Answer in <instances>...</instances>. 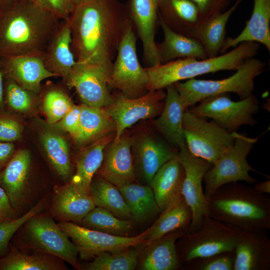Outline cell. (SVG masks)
<instances>
[{"label":"cell","mask_w":270,"mask_h":270,"mask_svg":"<svg viewBox=\"0 0 270 270\" xmlns=\"http://www.w3.org/2000/svg\"><path fill=\"white\" fill-rule=\"evenodd\" d=\"M78 62L110 65L130 20L118 0H78L68 18Z\"/></svg>","instance_id":"obj_1"},{"label":"cell","mask_w":270,"mask_h":270,"mask_svg":"<svg viewBox=\"0 0 270 270\" xmlns=\"http://www.w3.org/2000/svg\"><path fill=\"white\" fill-rule=\"evenodd\" d=\"M60 20L36 0L2 10L0 56L42 55Z\"/></svg>","instance_id":"obj_2"},{"label":"cell","mask_w":270,"mask_h":270,"mask_svg":"<svg viewBox=\"0 0 270 270\" xmlns=\"http://www.w3.org/2000/svg\"><path fill=\"white\" fill-rule=\"evenodd\" d=\"M207 214L242 230L270 229V198L252 187L230 182L207 198Z\"/></svg>","instance_id":"obj_3"},{"label":"cell","mask_w":270,"mask_h":270,"mask_svg":"<svg viewBox=\"0 0 270 270\" xmlns=\"http://www.w3.org/2000/svg\"><path fill=\"white\" fill-rule=\"evenodd\" d=\"M260 44L244 42L224 54L213 58L200 60L186 58L160 64L146 69L148 76V92L162 90L184 80L218 71L236 70L248 58L254 57Z\"/></svg>","instance_id":"obj_4"},{"label":"cell","mask_w":270,"mask_h":270,"mask_svg":"<svg viewBox=\"0 0 270 270\" xmlns=\"http://www.w3.org/2000/svg\"><path fill=\"white\" fill-rule=\"evenodd\" d=\"M266 63L254 57L245 60L232 76L220 80L191 78L174 84L186 110L210 96L233 92L242 100L252 93L254 78L262 73Z\"/></svg>","instance_id":"obj_5"},{"label":"cell","mask_w":270,"mask_h":270,"mask_svg":"<svg viewBox=\"0 0 270 270\" xmlns=\"http://www.w3.org/2000/svg\"><path fill=\"white\" fill-rule=\"evenodd\" d=\"M242 231L205 215L198 230L186 232L178 238L176 246L180 263L186 264L196 258L234 251Z\"/></svg>","instance_id":"obj_6"},{"label":"cell","mask_w":270,"mask_h":270,"mask_svg":"<svg viewBox=\"0 0 270 270\" xmlns=\"http://www.w3.org/2000/svg\"><path fill=\"white\" fill-rule=\"evenodd\" d=\"M260 136L250 138L235 132L233 144L224 152L205 173L203 183L206 198L220 187L230 182L244 181L254 184L258 180L252 178L249 172L254 170L246 158Z\"/></svg>","instance_id":"obj_7"},{"label":"cell","mask_w":270,"mask_h":270,"mask_svg":"<svg viewBox=\"0 0 270 270\" xmlns=\"http://www.w3.org/2000/svg\"><path fill=\"white\" fill-rule=\"evenodd\" d=\"M136 44V37L130 20L119 44L116 60L112 62L108 84L130 98L142 96L148 91V74L138 60Z\"/></svg>","instance_id":"obj_8"},{"label":"cell","mask_w":270,"mask_h":270,"mask_svg":"<svg viewBox=\"0 0 270 270\" xmlns=\"http://www.w3.org/2000/svg\"><path fill=\"white\" fill-rule=\"evenodd\" d=\"M187 109L198 116L210 118L230 132H236L242 126H254V116L260 108L257 96L252 93L239 101L232 100L228 94L206 98Z\"/></svg>","instance_id":"obj_9"},{"label":"cell","mask_w":270,"mask_h":270,"mask_svg":"<svg viewBox=\"0 0 270 270\" xmlns=\"http://www.w3.org/2000/svg\"><path fill=\"white\" fill-rule=\"evenodd\" d=\"M184 140L194 156L214 164L234 143L235 132H230L214 121L198 116L186 110L182 117Z\"/></svg>","instance_id":"obj_10"},{"label":"cell","mask_w":270,"mask_h":270,"mask_svg":"<svg viewBox=\"0 0 270 270\" xmlns=\"http://www.w3.org/2000/svg\"><path fill=\"white\" fill-rule=\"evenodd\" d=\"M24 224L28 242L33 248L80 269L77 248L52 218L37 214Z\"/></svg>","instance_id":"obj_11"},{"label":"cell","mask_w":270,"mask_h":270,"mask_svg":"<svg viewBox=\"0 0 270 270\" xmlns=\"http://www.w3.org/2000/svg\"><path fill=\"white\" fill-rule=\"evenodd\" d=\"M58 224L71 239L82 260H90L106 251L123 250L147 244V230L134 236H116L88 228L70 222L60 221Z\"/></svg>","instance_id":"obj_12"},{"label":"cell","mask_w":270,"mask_h":270,"mask_svg":"<svg viewBox=\"0 0 270 270\" xmlns=\"http://www.w3.org/2000/svg\"><path fill=\"white\" fill-rule=\"evenodd\" d=\"M112 66L76 62L64 81L66 84L76 90L83 104L106 108L114 100L108 88Z\"/></svg>","instance_id":"obj_13"},{"label":"cell","mask_w":270,"mask_h":270,"mask_svg":"<svg viewBox=\"0 0 270 270\" xmlns=\"http://www.w3.org/2000/svg\"><path fill=\"white\" fill-rule=\"evenodd\" d=\"M177 156L184 170L181 194L192 214L187 232H192L200 228L204 216L207 214V198L204 194L202 183L205 173L212 164L192 155L186 144L178 150Z\"/></svg>","instance_id":"obj_14"},{"label":"cell","mask_w":270,"mask_h":270,"mask_svg":"<svg viewBox=\"0 0 270 270\" xmlns=\"http://www.w3.org/2000/svg\"><path fill=\"white\" fill-rule=\"evenodd\" d=\"M166 96L162 90L148 92L136 98H127L121 95L106 110L115 125L116 136L118 140L124 130L138 121L154 118L160 115L163 109Z\"/></svg>","instance_id":"obj_15"},{"label":"cell","mask_w":270,"mask_h":270,"mask_svg":"<svg viewBox=\"0 0 270 270\" xmlns=\"http://www.w3.org/2000/svg\"><path fill=\"white\" fill-rule=\"evenodd\" d=\"M136 176L148 184L158 170L177 155L178 150L164 138L143 134L132 141Z\"/></svg>","instance_id":"obj_16"},{"label":"cell","mask_w":270,"mask_h":270,"mask_svg":"<svg viewBox=\"0 0 270 270\" xmlns=\"http://www.w3.org/2000/svg\"><path fill=\"white\" fill-rule=\"evenodd\" d=\"M126 10L142 42L144 60L146 66L161 64L155 41L157 24L159 22L158 0H130Z\"/></svg>","instance_id":"obj_17"},{"label":"cell","mask_w":270,"mask_h":270,"mask_svg":"<svg viewBox=\"0 0 270 270\" xmlns=\"http://www.w3.org/2000/svg\"><path fill=\"white\" fill-rule=\"evenodd\" d=\"M0 67L4 78L38 94L42 81L58 76L46 68L42 55L0 56Z\"/></svg>","instance_id":"obj_18"},{"label":"cell","mask_w":270,"mask_h":270,"mask_svg":"<svg viewBox=\"0 0 270 270\" xmlns=\"http://www.w3.org/2000/svg\"><path fill=\"white\" fill-rule=\"evenodd\" d=\"M131 148V139L122 134L118 140H113L104 152L101 175L118 188L136 182Z\"/></svg>","instance_id":"obj_19"},{"label":"cell","mask_w":270,"mask_h":270,"mask_svg":"<svg viewBox=\"0 0 270 270\" xmlns=\"http://www.w3.org/2000/svg\"><path fill=\"white\" fill-rule=\"evenodd\" d=\"M266 231H242L234 250L233 270L270 269V240Z\"/></svg>","instance_id":"obj_20"},{"label":"cell","mask_w":270,"mask_h":270,"mask_svg":"<svg viewBox=\"0 0 270 270\" xmlns=\"http://www.w3.org/2000/svg\"><path fill=\"white\" fill-rule=\"evenodd\" d=\"M30 162V152L20 150L0 171V186L16 211L24 205L29 194L28 180Z\"/></svg>","instance_id":"obj_21"},{"label":"cell","mask_w":270,"mask_h":270,"mask_svg":"<svg viewBox=\"0 0 270 270\" xmlns=\"http://www.w3.org/2000/svg\"><path fill=\"white\" fill-rule=\"evenodd\" d=\"M72 36L68 20L60 21L50 36L42 57L46 68L64 81L76 61L71 48Z\"/></svg>","instance_id":"obj_22"},{"label":"cell","mask_w":270,"mask_h":270,"mask_svg":"<svg viewBox=\"0 0 270 270\" xmlns=\"http://www.w3.org/2000/svg\"><path fill=\"white\" fill-rule=\"evenodd\" d=\"M95 207L90 194L79 190L70 182L55 189L51 212L60 221L80 222Z\"/></svg>","instance_id":"obj_23"},{"label":"cell","mask_w":270,"mask_h":270,"mask_svg":"<svg viewBox=\"0 0 270 270\" xmlns=\"http://www.w3.org/2000/svg\"><path fill=\"white\" fill-rule=\"evenodd\" d=\"M166 88L163 109L154 124L163 138L178 150L186 144L182 128V117L186 110L174 84Z\"/></svg>","instance_id":"obj_24"},{"label":"cell","mask_w":270,"mask_h":270,"mask_svg":"<svg viewBox=\"0 0 270 270\" xmlns=\"http://www.w3.org/2000/svg\"><path fill=\"white\" fill-rule=\"evenodd\" d=\"M244 42L262 44L270 51V0H254L252 12L246 26L236 36L225 39L220 53Z\"/></svg>","instance_id":"obj_25"},{"label":"cell","mask_w":270,"mask_h":270,"mask_svg":"<svg viewBox=\"0 0 270 270\" xmlns=\"http://www.w3.org/2000/svg\"><path fill=\"white\" fill-rule=\"evenodd\" d=\"M242 0H236L224 12L200 21L190 37L197 39L202 44L207 58L218 56L225 40L226 26L230 18Z\"/></svg>","instance_id":"obj_26"},{"label":"cell","mask_w":270,"mask_h":270,"mask_svg":"<svg viewBox=\"0 0 270 270\" xmlns=\"http://www.w3.org/2000/svg\"><path fill=\"white\" fill-rule=\"evenodd\" d=\"M184 170L178 156L166 162L154 175L148 185L162 212L181 194Z\"/></svg>","instance_id":"obj_27"},{"label":"cell","mask_w":270,"mask_h":270,"mask_svg":"<svg viewBox=\"0 0 270 270\" xmlns=\"http://www.w3.org/2000/svg\"><path fill=\"white\" fill-rule=\"evenodd\" d=\"M164 34V40L156 43L161 64L186 58H207L202 44L197 39L177 33L169 28L158 17Z\"/></svg>","instance_id":"obj_28"},{"label":"cell","mask_w":270,"mask_h":270,"mask_svg":"<svg viewBox=\"0 0 270 270\" xmlns=\"http://www.w3.org/2000/svg\"><path fill=\"white\" fill-rule=\"evenodd\" d=\"M192 218L190 208L180 194L160 212L158 218L147 229V244L178 230H184L187 232Z\"/></svg>","instance_id":"obj_29"},{"label":"cell","mask_w":270,"mask_h":270,"mask_svg":"<svg viewBox=\"0 0 270 270\" xmlns=\"http://www.w3.org/2000/svg\"><path fill=\"white\" fill-rule=\"evenodd\" d=\"M158 12L169 28L188 36L199 22L198 9L190 0H158Z\"/></svg>","instance_id":"obj_30"},{"label":"cell","mask_w":270,"mask_h":270,"mask_svg":"<svg viewBox=\"0 0 270 270\" xmlns=\"http://www.w3.org/2000/svg\"><path fill=\"white\" fill-rule=\"evenodd\" d=\"M186 232L178 230L170 232L150 244L148 252L141 264L143 270H175L180 263L177 252L176 242Z\"/></svg>","instance_id":"obj_31"},{"label":"cell","mask_w":270,"mask_h":270,"mask_svg":"<svg viewBox=\"0 0 270 270\" xmlns=\"http://www.w3.org/2000/svg\"><path fill=\"white\" fill-rule=\"evenodd\" d=\"M110 142V138L104 136L84 149L78 156L76 160V172L70 182L79 190L90 194L91 182L94 174L102 166L104 150Z\"/></svg>","instance_id":"obj_32"},{"label":"cell","mask_w":270,"mask_h":270,"mask_svg":"<svg viewBox=\"0 0 270 270\" xmlns=\"http://www.w3.org/2000/svg\"><path fill=\"white\" fill-rule=\"evenodd\" d=\"M118 188L130 209L132 218L135 221L143 222L160 213L149 185L132 182Z\"/></svg>","instance_id":"obj_33"},{"label":"cell","mask_w":270,"mask_h":270,"mask_svg":"<svg viewBox=\"0 0 270 270\" xmlns=\"http://www.w3.org/2000/svg\"><path fill=\"white\" fill-rule=\"evenodd\" d=\"M114 123L106 109L81 104L79 130L74 139L81 146L105 136Z\"/></svg>","instance_id":"obj_34"},{"label":"cell","mask_w":270,"mask_h":270,"mask_svg":"<svg viewBox=\"0 0 270 270\" xmlns=\"http://www.w3.org/2000/svg\"><path fill=\"white\" fill-rule=\"evenodd\" d=\"M90 192L96 206L103 208L118 218L132 219L120 190L114 184L102 178H92Z\"/></svg>","instance_id":"obj_35"},{"label":"cell","mask_w":270,"mask_h":270,"mask_svg":"<svg viewBox=\"0 0 270 270\" xmlns=\"http://www.w3.org/2000/svg\"><path fill=\"white\" fill-rule=\"evenodd\" d=\"M58 258L40 252L27 254L12 250L0 259V270H63L66 267Z\"/></svg>","instance_id":"obj_36"},{"label":"cell","mask_w":270,"mask_h":270,"mask_svg":"<svg viewBox=\"0 0 270 270\" xmlns=\"http://www.w3.org/2000/svg\"><path fill=\"white\" fill-rule=\"evenodd\" d=\"M40 138L46 156L55 172L63 180H68L71 176L72 168L65 140L50 130H44Z\"/></svg>","instance_id":"obj_37"},{"label":"cell","mask_w":270,"mask_h":270,"mask_svg":"<svg viewBox=\"0 0 270 270\" xmlns=\"http://www.w3.org/2000/svg\"><path fill=\"white\" fill-rule=\"evenodd\" d=\"M82 226L108 234L125 236L132 228L130 220L118 218L107 210L96 206L82 220Z\"/></svg>","instance_id":"obj_38"},{"label":"cell","mask_w":270,"mask_h":270,"mask_svg":"<svg viewBox=\"0 0 270 270\" xmlns=\"http://www.w3.org/2000/svg\"><path fill=\"white\" fill-rule=\"evenodd\" d=\"M100 254L84 267L86 270H132L138 264V252L132 248Z\"/></svg>","instance_id":"obj_39"},{"label":"cell","mask_w":270,"mask_h":270,"mask_svg":"<svg viewBox=\"0 0 270 270\" xmlns=\"http://www.w3.org/2000/svg\"><path fill=\"white\" fill-rule=\"evenodd\" d=\"M73 105L70 98L62 90L48 89L44 94L43 110L50 124L59 122Z\"/></svg>","instance_id":"obj_40"},{"label":"cell","mask_w":270,"mask_h":270,"mask_svg":"<svg viewBox=\"0 0 270 270\" xmlns=\"http://www.w3.org/2000/svg\"><path fill=\"white\" fill-rule=\"evenodd\" d=\"M36 93L25 89L14 80L4 78V102L18 112H26L32 105V94Z\"/></svg>","instance_id":"obj_41"},{"label":"cell","mask_w":270,"mask_h":270,"mask_svg":"<svg viewBox=\"0 0 270 270\" xmlns=\"http://www.w3.org/2000/svg\"><path fill=\"white\" fill-rule=\"evenodd\" d=\"M44 206V202L42 200L22 216L0 222V256L6 254L9 242L15 232L30 218L38 214Z\"/></svg>","instance_id":"obj_42"},{"label":"cell","mask_w":270,"mask_h":270,"mask_svg":"<svg viewBox=\"0 0 270 270\" xmlns=\"http://www.w3.org/2000/svg\"><path fill=\"white\" fill-rule=\"evenodd\" d=\"M234 251L194 259L186 264L190 270H233Z\"/></svg>","instance_id":"obj_43"},{"label":"cell","mask_w":270,"mask_h":270,"mask_svg":"<svg viewBox=\"0 0 270 270\" xmlns=\"http://www.w3.org/2000/svg\"><path fill=\"white\" fill-rule=\"evenodd\" d=\"M196 6L199 22L227 10L231 0H190Z\"/></svg>","instance_id":"obj_44"},{"label":"cell","mask_w":270,"mask_h":270,"mask_svg":"<svg viewBox=\"0 0 270 270\" xmlns=\"http://www.w3.org/2000/svg\"><path fill=\"white\" fill-rule=\"evenodd\" d=\"M21 134V126L14 118L0 114V142H12L18 140Z\"/></svg>","instance_id":"obj_45"},{"label":"cell","mask_w":270,"mask_h":270,"mask_svg":"<svg viewBox=\"0 0 270 270\" xmlns=\"http://www.w3.org/2000/svg\"><path fill=\"white\" fill-rule=\"evenodd\" d=\"M60 20H68L78 0H36Z\"/></svg>","instance_id":"obj_46"},{"label":"cell","mask_w":270,"mask_h":270,"mask_svg":"<svg viewBox=\"0 0 270 270\" xmlns=\"http://www.w3.org/2000/svg\"><path fill=\"white\" fill-rule=\"evenodd\" d=\"M81 105L74 104L70 110L58 122L59 127L68 132L75 139L79 130Z\"/></svg>","instance_id":"obj_47"},{"label":"cell","mask_w":270,"mask_h":270,"mask_svg":"<svg viewBox=\"0 0 270 270\" xmlns=\"http://www.w3.org/2000/svg\"><path fill=\"white\" fill-rule=\"evenodd\" d=\"M16 212L12 206L6 192L0 186V222L16 218Z\"/></svg>","instance_id":"obj_48"},{"label":"cell","mask_w":270,"mask_h":270,"mask_svg":"<svg viewBox=\"0 0 270 270\" xmlns=\"http://www.w3.org/2000/svg\"><path fill=\"white\" fill-rule=\"evenodd\" d=\"M14 152V145L12 142H0V168H4Z\"/></svg>","instance_id":"obj_49"},{"label":"cell","mask_w":270,"mask_h":270,"mask_svg":"<svg viewBox=\"0 0 270 270\" xmlns=\"http://www.w3.org/2000/svg\"><path fill=\"white\" fill-rule=\"evenodd\" d=\"M255 191L261 194H270V180L264 182H258L254 183L252 187Z\"/></svg>","instance_id":"obj_50"},{"label":"cell","mask_w":270,"mask_h":270,"mask_svg":"<svg viewBox=\"0 0 270 270\" xmlns=\"http://www.w3.org/2000/svg\"><path fill=\"white\" fill-rule=\"evenodd\" d=\"M26 0H0V10H4L16 4Z\"/></svg>","instance_id":"obj_51"},{"label":"cell","mask_w":270,"mask_h":270,"mask_svg":"<svg viewBox=\"0 0 270 270\" xmlns=\"http://www.w3.org/2000/svg\"><path fill=\"white\" fill-rule=\"evenodd\" d=\"M4 77L0 67V110L3 108Z\"/></svg>","instance_id":"obj_52"},{"label":"cell","mask_w":270,"mask_h":270,"mask_svg":"<svg viewBox=\"0 0 270 270\" xmlns=\"http://www.w3.org/2000/svg\"><path fill=\"white\" fill-rule=\"evenodd\" d=\"M2 10H0V18L2 14Z\"/></svg>","instance_id":"obj_53"}]
</instances>
